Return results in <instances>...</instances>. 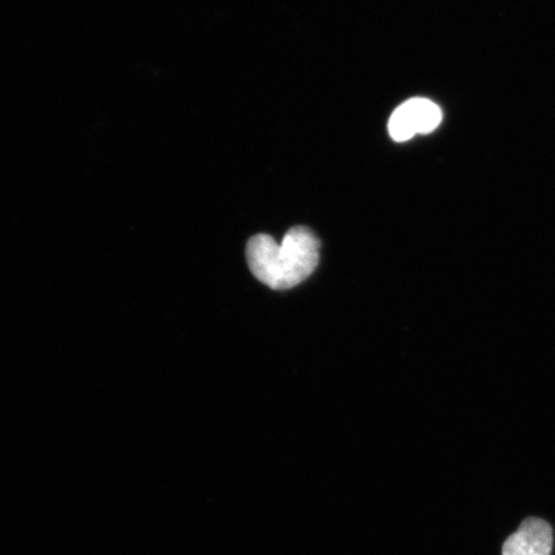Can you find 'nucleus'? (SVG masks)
<instances>
[{
  "label": "nucleus",
  "instance_id": "2",
  "mask_svg": "<svg viewBox=\"0 0 555 555\" xmlns=\"http://www.w3.org/2000/svg\"><path fill=\"white\" fill-rule=\"evenodd\" d=\"M442 113L433 101L413 99L395 111L388 122V130L393 141L405 142L415 134L431 133L439 127Z\"/></svg>",
  "mask_w": 555,
  "mask_h": 555
},
{
  "label": "nucleus",
  "instance_id": "1",
  "mask_svg": "<svg viewBox=\"0 0 555 555\" xmlns=\"http://www.w3.org/2000/svg\"><path fill=\"white\" fill-rule=\"evenodd\" d=\"M319 243L305 227L288 231L281 243L268 234L255 235L247 243L246 256L255 278L273 289H288L314 273L319 262Z\"/></svg>",
  "mask_w": 555,
  "mask_h": 555
},
{
  "label": "nucleus",
  "instance_id": "3",
  "mask_svg": "<svg viewBox=\"0 0 555 555\" xmlns=\"http://www.w3.org/2000/svg\"><path fill=\"white\" fill-rule=\"evenodd\" d=\"M553 545L552 526L544 519L530 517L505 540L503 555H551Z\"/></svg>",
  "mask_w": 555,
  "mask_h": 555
}]
</instances>
